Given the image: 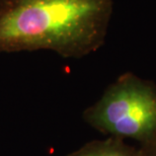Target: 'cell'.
<instances>
[{
	"instance_id": "1",
	"label": "cell",
	"mask_w": 156,
	"mask_h": 156,
	"mask_svg": "<svg viewBox=\"0 0 156 156\" xmlns=\"http://www.w3.org/2000/svg\"><path fill=\"white\" fill-rule=\"evenodd\" d=\"M114 0H0V53L82 58L104 45Z\"/></svg>"
},
{
	"instance_id": "2",
	"label": "cell",
	"mask_w": 156,
	"mask_h": 156,
	"mask_svg": "<svg viewBox=\"0 0 156 156\" xmlns=\"http://www.w3.org/2000/svg\"><path fill=\"white\" fill-rule=\"evenodd\" d=\"M82 118L101 134L144 145L156 136V85L125 73L83 112Z\"/></svg>"
},
{
	"instance_id": "3",
	"label": "cell",
	"mask_w": 156,
	"mask_h": 156,
	"mask_svg": "<svg viewBox=\"0 0 156 156\" xmlns=\"http://www.w3.org/2000/svg\"><path fill=\"white\" fill-rule=\"evenodd\" d=\"M67 156H142L140 147H134L125 140L108 137L88 142Z\"/></svg>"
},
{
	"instance_id": "4",
	"label": "cell",
	"mask_w": 156,
	"mask_h": 156,
	"mask_svg": "<svg viewBox=\"0 0 156 156\" xmlns=\"http://www.w3.org/2000/svg\"><path fill=\"white\" fill-rule=\"evenodd\" d=\"M142 156H156V136L148 143L140 146Z\"/></svg>"
}]
</instances>
